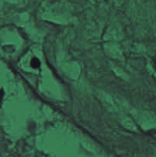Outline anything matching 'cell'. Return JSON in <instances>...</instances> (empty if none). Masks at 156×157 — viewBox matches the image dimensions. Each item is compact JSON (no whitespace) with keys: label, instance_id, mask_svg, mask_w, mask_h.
I'll use <instances>...</instances> for the list:
<instances>
[{"label":"cell","instance_id":"1","mask_svg":"<svg viewBox=\"0 0 156 157\" xmlns=\"http://www.w3.org/2000/svg\"><path fill=\"white\" fill-rule=\"evenodd\" d=\"M32 65L34 67H38V66L40 65V62L37 58H33L32 61Z\"/></svg>","mask_w":156,"mask_h":157}]
</instances>
